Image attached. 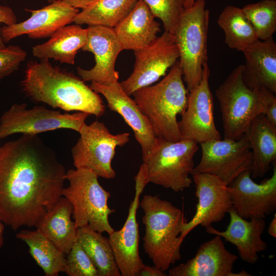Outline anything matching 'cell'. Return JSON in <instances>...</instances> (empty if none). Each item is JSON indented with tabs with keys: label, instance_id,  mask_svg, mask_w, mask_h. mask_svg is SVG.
I'll return each instance as SVG.
<instances>
[{
	"label": "cell",
	"instance_id": "cell-14",
	"mask_svg": "<svg viewBox=\"0 0 276 276\" xmlns=\"http://www.w3.org/2000/svg\"><path fill=\"white\" fill-rule=\"evenodd\" d=\"M134 180L135 194L127 219L123 227L120 230L114 231L108 238L122 276H139L144 264L139 253L140 236L136 220L140 195L148 184L146 170L143 165L140 166Z\"/></svg>",
	"mask_w": 276,
	"mask_h": 276
},
{
	"label": "cell",
	"instance_id": "cell-18",
	"mask_svg": "<svg viewBox=\"0 0 276 276\" xmlns=\"http://www.w3.org/2000/svg\"><path fill=\"white\" fill-rule=\"evenodd\" d=\"M26 10L31 13L27 20L1 28L4 42L25 34L34 39L51 37L59 28L73 22L79 12L62 0H55L40 9Z\"/></svg>",
	"mask_w": 276,
	"mask_h": 276
},
{
	"label": "cell",
	"instance_id": "cell-1",
	"mask_svg": "<svg viewBox=\"0 0 276 276\" xmlns=\"http://www.w3.org/2000/svg\"><path fill=\"white\" fill-rule=\"evenodd\" d=\"M66 171L37 135L0 147V220L14 231L35 226L62 196Z\"/></svg>",
	"mask_w": 276,
	"mask_h": 276
},
{
	"label": "cell",
	"instance_id": "cell-31",
	"mask_svg": "<svg viewBox=\"0 0 276 276\" xmlns=\"http://www.w3.org/2000/svg\"><path fill=\"white\" fill-rule=\"evenodd\" d=\"M242 10L259 40L272 37L276 31V1L263 0L244 6Z\"/></svg>",
	"mask_w": 276,
	"mask_h": 276
},
{
	"label": "cell",
	"instance_id": "cell-32",
	"mask_svg": "<svg viewBox=\"0 0 276 276\" xmlns=\"http://www.w3.org/2000/svg\"><path fill=\"white\" fill-rule=\"evenodd\" d=\"M155 18L161 20L165 31L173 34L185 9L186 0H142Z\"/></svg>",
	"mask_w": 276,
	"mask_h": 276
},
{
	"label": "cell",
	"instance_id": "cell-8",
	"mask_svg": "<svg viewBox=\"0 0 276 276\" xmlns=\"http://www.w3.org/2000/svg\"><path fill=\"white\" fill-rule=\"evenodd\" d=\"M197 143L181 140L172 142L158 138L152 151L143 158L146 181L179 192L192 183L190 177L194 168Z\"/></svg>",
	"mask_w": 276,
	"mask_h": 276
},
{
	"label": "cell",
	"instance_id": "cell-27",
	"mask_svg": "<svg viewBox=\"0 0 276 276\" xmlns=\"http://www.w3.org/2000/svg\"><path fill=\"white\" fill-rule=\"evenodd\" d=\"M16 237L28 245L31 256L45 275L57 276L59 272H65V254L39 229L21 230Z\"/></svg>",
	"mask_w": 276,
	"mask_h": 276
},
{
	"label": "cell",
	"instance_id": "cell-19",
	"mask_svg": "<svg viewBox=\"0 0 276 276\" xmlns=\"http://www.w3.org/2000/svg\"><path fill=\"white\" fill-rule=\"evenodd\" d=\"M89 87L104 97L111 111L118 112L123 118L132 129L134 137L141 147L142 158L147 156L155 146L157 137L149 120L134 99L124 91L118 81L109 85L91 82Z\"/></svg>",
	"mask_w": 276,
	"mask_h": 276
},
{
	"label": "cell",
	"instance_id": "cell-30",
	"mask_svg": "<svg viewBox=\"0 0 276 276\" xmlns=\"http://www.w3.org/2000/svg\"><path fill=\"white\" fill-rule=\"evenodd\" d=\"M217 22L224 33L225 43L232 49L242 52L259 40L241 8L227 6L220 13Z\"/></svg>",
	"mask_w": 276,
	"mask_h": 276
},
{
	"label": "cell",
	"instance_id": "cell-11",
	"mask_svg": "<svg viewBox=\"0 0 276 276\" xmlns=\"http://www.w3.org/2000/svg\"><path fill=\"white\" fill-rule=\"evenodd\" d=\"M135 60L131 75L120 85L129 96L152 85L178 61L179 53L174 36L165 31L146 47L134 51Z\"/></svg>",
	"mask_w": 276,
	"mask_h": 276
},
{
	"label": "cell",
	"instance_id": "cell-5",
	"mask_svg": "<svg viewBox=\"0 0 276 276\" xmlns=\"http://www.w3.org/2000/svg\"><path fill=\"white\" fill-rule=\"evenodd\" d=\"M65 178L69 186L63 188L62 196L72 205L77 227L86 226L108 235L113 232L109 216L116 210L108 206L110 193L100 185L98 176L90 170L76 168L66 171Z\"/></svg>",
	"mask_w": 276,
	"mask_h": 276
},
{
	"label": "cell",
	"instance_id": "cell-20",
	"mask_svg": "<svg viewBox=\"0 0 276 276\" xmlns=\"http://www.w3.org/2000/svg\"><path fill=\"white\" fill-rule=\"evenodd\" d=\"M201 244L195 256L169 270V276H249L243 270L232 271L237 256L225 247L218 235Z\"/></svg>",
	"mask_w": 276,
	"mask_h": 276
},
{
	"label": "cell",
	"instance_id": "cell-24",
	"mask_svg": "<svg viewBox=\"0 0 276 276\" xmlns=\"http://www.w3.org/2000/svg\"><path fill=\"white\" fill-rule=\"evenodd\" d=\"M73 207L61 196L39 219L35 227L65 255L77 241V227L72 220Z\"/></svg>",
	"mask_w": 276,
	"mask_h": 276
},
{
	"label": "cell",
	"instance_id": "cell-10",
	"mask_svg": "<svg viewBox=\"0 0 276 276\" xmlns=\"http://www.w3.org/2000/svg\"><path fill=\"white\" fill-rule=\"evenodd\" d=\"M89 115L80 111L62 113L41 106L28 108L26 103L14 104L0 118V139L16 133L37 135L64 128L79 132Z\"/></svg>",
	"mask_w": 276,
	"mask_h": 276
},
{
	"label": "cell",
	"instance_id": "cell-25",
	"mask_svg": "<svg viewBox=\"0 0 276 276\" xmlns=\"http://www.w3.org/2000/svg\"><path fill=\"white\" fill-rule=\"evenodd\" d=\"M252 153L251 176H264L276 159V127L261 113L252 121L244 134Z\"/></svg>",
	"mask_w": 276,
	"mask_h": 276
},
{
	"label": "cell",
	"instance_id": "cell-3",
	"mask_svg": "<svg viewBox=\"0 0 276 276\" xmlns=\"http://www.w3.org/2000/svg\"><path fill=\"white\" fill-rule=\"evenodd\" d=\"M139 205L144 212L145 252L154 265L165 272L181 259L184 239L180 235L187 220L180 209L157 195H144Z\"/></svg>",
	"mask_w": 276,
	"mask_h": 276
},
{
	"label": "cell",
	"instance_id": "cell-42",
	"mask_svg": "<svg viewBox=\"0 0 276 276\" xmlns=\"http://www.w3.org/2000/svg\"><path fill=\"white\" fill-rule=\"evenodd\" d=\"M0 147H1V144H0Z\"/></svg>",
	"mask_w": 276,
	"mask_h": 276
},
{
	"label": "cell",
	"instance_id": "cell-34",
	"mask_svg": "<svg viewBox=\"0 0 276 276\" xmlns=\"http://www.w3.org/2000/svg\"><path fill=\"white\" fill-rule=\"evenodd\" d=\"M26 57V52L19 46L0 48V82L16 71Z\"/></svg>",
	"mask_w": 276,
	"mask_h": 276
},
{
	"label": "cell",
	"instance_id": "cell-28",
	"mask_svg": "<svg viewBox=\"0 0 276 276\" xmlns=\"http://www.w3.org/2000/svg\"><path fill=\"white\" fill-rule=\"evenodd\" d=\"M139 0H96L79 11L74 19L77 25L114 28L133 9Z\"/></svg>",
	"mask_w": 276,
	"mask_h": 276
},
{
	"label": "cell",
	"instance_id": "cell-6",
	"mask_svg": "<svg viewBox=\"0 0 276 276\" xmlns=\"http://www.w3.org/2000/svg\"><path fill=\"white\" fill-rule=\"evenodd\" d=\"M206 0H195L185 9L173 35L179 53V65L188 92L200 82L203 65L208 63L207 38L210 12Z\"/></svg>",
	"mask_w": 276,
	"mask_h": 276
},
{
	"label": "cell",
	"instance_id": "cell-36",
	"mask_svg": "<svg viewBox=\"0 0 276 276\" xmlns=\"http://www.w3.org/2000/svg\"><path fill=\"white\" fill-rule=\"evenodd\" d=\"M17 22L15 14L9 7L0 5V25L4 24L5 25H11ZM6 47L1 36L0 28V48Z\"/></svg>",
	"mask_w": 276,
	"mask_h": 276
},
{
	"label": "cell",
	"instance_id": "cell-37",
	"mask_svg": "<svg viewBox=\"0 0 276 276\" xmlns=\"http://www.w3.org/2000/svg\"><path fill=\"white\" fill-rule=\"evenodd\" d=\"M167 274L156 266L143 264L139 272V276H166Z\"/></svg>",
	"mask_w": 276,
	"mask_h": 276
},
{
	"label": "cell",
	"instance_id": "cell-39",
	"mask_svg": "<svg viewBox=\"0 0 276 276\" xmlns=\"http://www.w3.org/2000/svg\"><path fill=\"white\" fill-rule=\"evenodd\" d=\"M268 234L274 237H276V214L274 215V217L272 219L268 228Z\"/></svg>",
	"mask_w": 276,
	"mask_h": 276
},
{
	"label": "cell",
	"instance_id": "cell-9",
	"mask_svg": "<svg viewBox=\"0 0 276 276\" xmlns=\"http://www.w3.org/2000/svg\"><path fill=\"white\" fill-rule=\"evenodd\" d=\"M80 137L71 149L76 168L93 171L98 177L107 179L115 177L111 162L117 147H123L129 141L130 133L113 134L105 124L96 121L85 123L79 132Z\"/></svg>",
	"mask_w": 276,
	"mask_h": 276
},
{
	"label": "cell",
	"instance_id": "cell-23",
	"mask_svg": "<svg viewBox=\"0 0 276 276\" xmlns=\"http://www.w3.org/2000/svg\"><path fill=\"white\" fill-rule=\"evenodd\" d=\"M124 50L142 49L154 41L160 32L147 5L139 0L130 12L114 28Z\"/></svg>",
	"mask_w": 276,
	"mask_h": 276
},
{
	"label": "cell",
	"instance_id": "cell-29",
	"mask_svg": "<svg viewBox=\"0 0 276 276\" xmlns=\"http://www.w3.org/2000/svg\"><path fill=\"white\" fill-rule=\"evenodd\" d=\"M77 241L96 267L99 276H120L108 239L88 226L79 227Z\"/></svg>",
	"mask_w": 276,
	"mask_h": 276
},
{
	"label": "cell",
	"instance_id": "cell-12",
	"mask_svg": "<svg viewBox=\"0 0 276 276\" xmlns=\"http://www.w3.org/2000/svg\"><path fill=\"white\" fill-rule=\"evenodd\" d=\"M200 145L201 158L191 174L209 173L228 185L242 172L251 170L252 153L244 135L237 140H212L201 143Z\"/></svg>",
	"mask_w": 276,
	"mask_h": 276
},
{
	"label": "cell",
	"instance_id": "cell-21",
	"mask_svg": "<svg viewBox=\"0 0 276 276\" xmlns=\"http://www.w3.org/2000/svg\"><path fill=\"white\" fill-rule=\"evenodd\" d=\"M230 221L224 231H220L212 225L206 228L208 234L218 235L234 245L241 259L249 263H256L259 253L267 248L262 239L266 223L264 219L252 217L247 220L241 217L233 206L228 213Z\"/></svg>",
	"mask_w": 276,
	"mask_h": 276
},
{
	"label": "cell",
	"instance_id": "cell-38",
	"mask_svg": "<svg viewBox=\"0 0 276 276\" xmlns=\"http://www.w3.org/2000/svg\"><path fill=\"white\" fill-rule=\"evenodd\" d=\"M55 0H48V2L52 3ZM70 6L76 8L83 9L91 4L96 0H62Z\"/></svg>",
	"mask_w": 276,
	"mask_h": 276
},
{
	"label": "cell",
	"instance_id": "cell-35",
	"mask_svg": "<svg viewBox=\"0 0 276 276\" xmlns=\"http://www.w3.org/2000/svg\"><path fill=\"white\" fill-rule=\"evenodd\" d=\"M264 112L266 118L274 127H276V98L274 94L264 88H261Z\"/></svg>",
	"mask_w": 276,
	"mask_h": 276
},
{
	"label": "cell",
	"instance_id": "cell-41",
	"mask_svg": "<svg viewBox=\"0 0 276 276\" xmlns=\"http://www.w3.org/2000/svg\"><path fill=\"white\" fill-rule=\"evenodd\" d=\"M195 0H186L185 4V9H188L194 3Z\"/></svg>",
	"mask_w": 276,
	"mask_h": 276
},
{
	"label": "cell",
	"instance_id": "cell-13",
	"mask_svg": "<svg viewBox=\"0 0 276 276\" xmlns=\"http://www.w3.org/2000/svg\"><path fill=\"white\" fill-rule=\"evenodd\" d=\"M210 76V70L206 63L203 65L200 82L188 92L187 106L178 122L181 140L200 144L221 138L214 121Z\"/></svg>",
	"mask_w": 276,
	"mask_h": 276
},
{
	"label": "cell",
	"instance_id": "cell-22",
	"mask_svg": "<svg viewBox=\"0 0 276 276\" xmlns=\"http://www.w3.org/2000/svg\"><path fill=\"white\" fill-rule=\"evenodd\" d=\"M245 63L243 77L251 88L276 93V43L273 38L258 40L242 51Z\"/></svg>",
	"mask_w": 276,
	"mask_h": 276
},
{
	"label": "cell",
	"instance_id": "cell-7",
	"mask_svg": "<svg viewBox=\"0 0 276 276\" xmlns=\"http://www.w3.org/2000/svg\"><path fill=\"white\" fill-rule=\"evenodd\" d=\"M223 123L224 139L237 140L248 131L258 115L264 112L261 88L245 82L243 65L235 68L215 91Z\"/></svg>",
	"mask_w": 276,
	"mask_h": 276
},
{
	"label": "cell",
	"instance_id": "cell-33",
	"mask_svg": "<svg viewBox=\"0 0 276 276\" xmlns=\"http://www.w3.org/2000/svg\"><path fill=\"white\" fill-rule=\"evenodd\" d=\"M65 272L68 276H99L96 267L77 241L66 258Z\"/></svg>",
	"mask_w": 276,
	"mask_h": 276
},
{
	"label": "cell",
	"instance_id": "cell-15",
	"mask_svg": "<svg viewBox=\"0 0 276 276\" xmlns=\"http://www.w3.org/2000/svg\"><path fill=\"white\" fill-rule=\"evenodd\" d=\"M227 190L233 206L242 218L256 217L265 219L276 209V166L271 176L260 183L251 178V170L240 173Z\"/></svg>",
	"mask_w": 276,
	"mask_h": 276
},
{
	"label": "cell",
	"instance_id": "cell-17",
	"mask_svg": "<svg viewBox=\"0 0 276 276\" xmlns=\"http://www.w3.org/2000/svg\"><path fill=\"white\" fill-rule=\"evenodd\" d=\"M87 40L82 50L94 55L95 65L90 70L77 68L78 74L84 81L109 85L118 81L119 72L115 70L116 59L124 50L113 28L88 26Z\"/></svg>",
	"mask_w": 276,
	"mask_h": 276
},
{
	"label": "cell",
	"instance_id": "cell-4",
	"mask_svg": "<svg viewBox=\"0 0 276 276\" xmlns=\"http://www.w3.org/2000/svg\"><path fill=\"white\" fill-rule=\"evenodd\" d=\"M132 95L157 137L181 140L177 117L187 108L188 91L178 61L158 83L139 89Z\"/></svg>",
	"mask_w": 276,
	"mask_h": 276
},
{
	"label": "cell",
	"instance_id": "cell-16",
	"mask_svg": "<svg viewBox=\"0 0 276 276\" xmlns=\"http://www.w3.org/2000/svg\"><path fill=\"white\" fill-rule=\"evenodd\" d=\"M191 175L198 203L194 215L182 227L180 237L183 239L198 225L206 228L220 221L233 207L227 185L220 178L207 173Z\"/></svg>",
	"mask_w": 276,
	"mask_h": 276
},
{
	"label": "cell",
	"instance_id": "cell-40",
	"mask_svg": "<svg viewBox=\"0 0 276 276\" xmlns=\"http://www.w3.org/2000/svg\"><path fill=\"white\" fill-rule=\"evenodd\" d=\"M4 225L0 220V248L2 247L4 242Z\"/></svg>",
	"mask_w": 276,
	"mask_h": 276
},
{
	"label": "cell",
	"instance_id": "cell-2",
	"mask_svg": "<svg viewBox=\"0 0 276 276\" xmlns=\"http://www.w3.org/2000/svg\"><path fill=\"white\" fill-rule=\"evenodd\" d=\"M21 86L32 100L65 111L102 116L105 106L99 94L71 72L53 66L47 59L27 65Z\"/></svg>",
	"mask_w": 276,
	"mask_h": 276
},
{
	"label": "cell",
	"instance_id": "cell-26",
	"mask_svg": "<svg viewBox=\"0 0 276 276\" xmlns=\"http://www.w3.org/2000/svg\"><path fill=\"white\" fill-rule=\"evenodd\" d=\"M87 40V29L77 24L66 25L54 32L47 42L33 47L32 54L40 59L52 58L74 64L78 51L82 50Z\"/></svg>",
	"mask_w": 276,
	"mask_h": 276
}]
</instances>
